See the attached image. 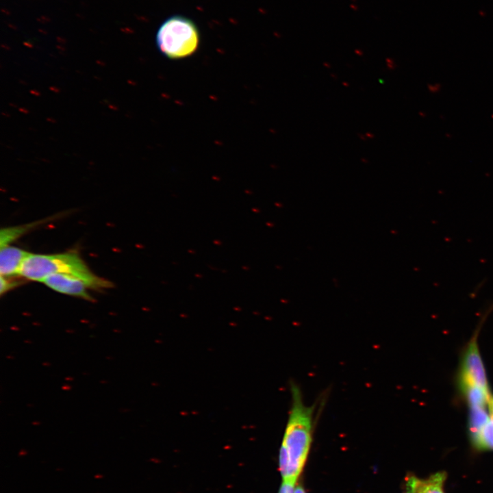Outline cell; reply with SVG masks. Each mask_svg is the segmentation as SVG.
<instances>
[{
    "label": "cell",
    "instance_id": "cell-1",
    "mask_svg": "<svg viewBox=\"0 0 493 493\" xmlns=\"http://www.w3.org/2000/svg\"><path fill=\"white\" fill-rule=\"evenodd\" d=\"M291 403L279 449V466L283 480L296 481L312 442L316 404L308 405L300 387L290 383Z\"/></svg>",
    "mask_w": 493,
    "mask_h": 493
},
{
    "label": "cell",
    "instance_id": "cell-2",
    "mask_svg": "<svg viewBox=\"0 0 493 493\" xmlns=\"http://www.w3.org/2000/svg\"><path fill=\"white\" fill-rule=\"evenodd\" d=\"M71 274L94 283L97 290L113 286L111 281L97 276L88 268L80 256L74 252L55 254L30 253L23 261L19 275L31 281L43 282L53 274Z\"/></svg>",
    "mask_w": 493,
    "mask_h": 493
},
{
    "label": "cell",
    "instance_id": "cell-3",
    "mask_svg": "<svg viewBox=\"0 0 493 493\" xmlns=\"http://www.w3.org/2000/svg\"><path fill=\"white\" fill-rule=\"evenodd\" d=\"M200 42L201 34L196 23L190 18L179 14L165 19L155 35L158 50L170 60L192 55L198 50Z\"/></svg>",
    "mask_w": 493,
    "mask_h": 493
},
{
    "label": "cell",
    "instance_id": "cell-4",
    "mask_svg": "<svg viewBox=\"0 0 493 493\" xmlns=\"http://www.w3.org/2000/svg\"><path fill=\"white\" fill-rule=\"evenodd\" d=\"M478 331L467 344L464 351L459 373L462 391L477 387L489 391L485 368L477 345Z\"/></svg>",
    "mask_w": 493,
    "mask_h": 493
},
{
    "label": "cell",
    "instance_id": "cell-5",
    "mask_svg": "<svg viewBox=\"0 0 493 493\" xmlns=\"http://www.w3.org/2000/svg\"><path fill=\"white\" fill-rule=\"evenodd\" d=\"M42 283L58 292L90 301H93V298L88 290H97L92 282L71 274H53L47 277Z\"/></svg>",
    "mask_w": 493,
    "mask_h": 493
},
{
    "label": "cell",
    "instance_id": "cell-6",
    "mask_svg": "<svg viewBox=\"0 0 493 493\" xmlns=\"http://www.w3.org/2000/svg\"><path fill=\"white\" fill-rule=\"evenodd\" d=\"M30 253L13 246L1 247L0 274L1 276L10 277L19 275L21 265Z\"/></svg>",
    "mask_w": 493,
    "mask_h": 493
},
{
    "label": "cell",
    "instance_id": "cell-7",
    "mask_svg": "<svg viewBox=\"0 0 493 493\" xmlns=\"http://www.w3.org/2000/svg\"><path fill=\"white\" fill-rule=\"evenodd\" d=\"M468 428L471 437L475 435L490 418L486 407H469Z\"/></svg>",
    "mask_w": 493,
    "mask_h": 493
},
{
    "label": "cell",
    "instance_id": "cell-8",
    "mask_svg": "<svg viewBox=\"0 0 493 493\" xmlns=\"http://www.w3.org/2000/svg\"><path fill=\"white\" fill-rule=\"evenodd\" d=\"M40 223V221H38L27 225L1 229L0 231V247L10 245L11 242L26 233L29 229L38 226Z\"/></svg>",
    "mask_w": 493,
    "mask_h": 493
},
{
    "label": "cell",
    "instance_id": "cell-9",
    "mask_svg": "<svg viewBox=\"0 0 493 493\" xmlns=\"http://www.w3.org/2000/svg\"><path fill=\"white\" fill-rule=\"evenodd\" d=\"M471 440L477 449L493 450V418L490 417L479 433L471 437Z\"/></svg>",
    "mask_w": 493,
    "mask_h": 493
},
{
    "label": "cell",
    "instance_id": "cell-10",
    "mask_svg": "<svg viewBox=\"0 0 493 493\" xmlns=\"http://www.w3.org/2000/svg\"><path fill=\"white\" fill-rule=\"evenodd\" d=\"M446 475L444 472H436L425 481H422L420 493H444L443 484Z\"/></svg>",
    "mask_w": 493,
    "mask_h": 493
},
{
    "label": "cell",
    "instance_id": "cell-11",
    "mask_svg": "<svg viewBox=\"0 0 493 493\" xmlns=\"http://www.w3.org/2000/svg\"><path fill=\"white\" fill-rule=\"evenodd\" d=\"M20 283L8 279V277L1 276L0 277V294L2 296L9 290L14 288Z\"/></svg>",
    "mask_w": 493,
    "mask_h": 493
},
{
    "label": "cell",
    "instance_id": "cell-12",
    "mask_svg": "<svg viewBox=\"0 0 493 493\" xmlns=\"http://www.w3.org/2000/svg\"><path fill=\"white\" fill-rule=\"evenodd\" d=\"M296 481L283 480L279 493H294Z\"/></svg>",
    "mask_w": 493,
    "mask_h": 493
},
{
    "label": "cell",
    "instance_id": "cell-13",
    "mask_svg": "<svg viewBox=\"0 0 493 493\" xmlns=\"http://www.w3.org/2000/svg\"><path fill=\"white\" fill-rule=\"evenodd\" d=\"M488 406L490 416L493 418V396L492 395L488 400Z\"/></svg>",
    "mask_w": 493,
    "mask_h": 493
},
{
    "label": "cell",
    "instance_id": "cell-14",
    "mask_svg": "<svg viewBox=\"0 0 493 493\" xmlns=\"http://www.w3.org/2000/svg\"><path fill=\"white\" fill-rule=\"evenodd\" d=\"M294 493H306V492L304 490V489L303 488V487H301V485H299L294 489Z\"/></svg>",
    "mask_w": 493,
    "mask_h": 493
},
{
    "label": "cell",
    "instance_id": "cell-15",
    "mask_svg": "<svg viewBox=\"0 0 493 493\" xmlns=\"http://www.w3.org/2000/svg\"><path fill=\"white\" fill-rule=\"evenodd\" d=\"M420 484H421V482H420ZM420 486H419V488H418V492H417V493H420Z\"/></svg>",
    "mask_w": 493,
    "mask_h": 493
},
{
    "label": "cell",
    "instance_id": "cell-16",
    "mask_svg": "<svg viewBox=\"0 0 493 493\" xmlns=\"http://www.w3.org/2000/svg\"><path fill=\"white\" fill-rule=\"evenodd\" d=\"M406 493H413V492H410V491H408V490H406Z\"/></svg>",
    "mask_w": 493,
    "mask_h": 493
}]
</instances>
